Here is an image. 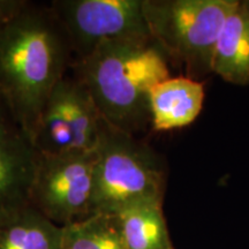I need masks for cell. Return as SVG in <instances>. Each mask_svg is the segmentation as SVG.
I'll list each match as a JSON object with an SVG mask.
<instances>
[{"instance_id":"8fae6325","label":"cell","mask_w":249,"mask_h":249,"mask_svg":"<svg viewBox=\"0 0 249 249\" xmlns=\"http://www.w3.org/2000/svg\"><path fill=\"white\" fill-rule=\"evenodd\" d=\"M127 249H172L163 203L130 205L114 213Z\"/></svg>"},{"instance_id":"8992f818","label":"cell","mask_w":249,"mask_h":249,"mask_svg":"<svg viewBox=\"0 0 249 249\" xmlns=\"http://www.w3.org/2000/svg\"><path fill=\"white\" fill-rule=\"evenodd\" d=\"M50 6L68 37L74 62L104 43L151 39L143 0H54Z\"/></svg>"},{"instance_id":"5b68a950","label":"cell","mask_w":249,"mask_h":249,"mask_svg":"<svg viewBox=\"0 0 249 249\" xmlns=\"http://www.w3.org/2000/svg\"><path fill=\"white\" fill-rule=\"evenodd\" d=\"M96 150L40 154L30 203L59 226L91 214Z\"/></svg>"},{"instance_id":"7c38bea8","label":"cell","mask_w":249,"mask_h":249,"mask_svg":"<svg viewBox=\"0 0 249 249\" xmlns=\"http://www.w3.org/2000/svg\"><path fill=\"white\" fill-rule=\"evenodd\" d=\"M62 226L33 205L0 224V249H64Z\"/></svg>"},{"instance_id":"277c9868","label":"cell","mask_w":249,"mask_h":249,"mask_svg":"<svg viewBox=\"0 0 249 249\" xmlns=\"http://www.w3.org/2000/svg\"><path fill=\"white\" fill-rule=\"evenodd\" d=\"M238 0H143L151 39L185 76L198 80L211 71L224 21Z\"/></svg>"},{"instance_id":"2e32d148","label":"cell","mask_w":249,"mask_h":249,"mask_svg":"<svg viewBox=\"0 0 249 249\" xmlns=\"http://www.w3.org/2000/svg\"><path fill=\"white\" fill-rule=\"evenodd\" d=\"M172 249H174V248H172Z\"/></svg>"},{"instance_id":"4fadbf2b","label":"cell","mask_w":249,"mask_h":249,"mask_svg":"<svg viewBox=\"0 0 249 249\" xmlns=\"http://www.w3.org/2000/svg\"><path fill=\"white\" fill-rule=\"evenodd\" d=\"M62 231L64 249H127L114 214L92 213Z\"/></svg>"},{"instance_id":"7a4b0ae2","label":"cell","mask_w":249,"mask_h":249,"mask_svg":"<svg viewBox=\"0 0 249 249\" xmlns=\"http://www.w3.org/2000/svg\"><path fill=\"white\" fill-rule=\"evenodd\" d=\"M71 70L89 91L103 119L135 138L151 126V89L171 76L169 60L152 39L104 43Z\"/></svg>"},{"instance_id":"6da1fadb","label":"cell","mask_w":249,"mask_h":249,"mask_svg":"<svg viewBox=\"0 0 249 249\" xmlns=\"http://www.w3.org/2000/svg\"><path fill=\"white\" fill-rule=\"evenodd\" d=\"M73 64L70 40L50 5L21 0L0 22V93L31 138Z\"/></svg>"},{"instance_id":"3957f363","label":"cell","mask_w":249,"mask_h":249,"mask_svg":"<svg viewBox=\"0 0 249 249\" xmlns=\"http://www.w3.org/2000/svg\"><path fill=\"white\" fill-rule=\"evenodd\" d=\"M166 172L147 143L103 119L96 149L92 213L114 214L130 205L163 203Z\"/></svg>"},{"instance_id":"5bb4252c","label":"cell","mask_w":249,"mask_h":249,"mask_svg":"<svg viewBox=\"0 0 249 249\" xmlns=\"http://www.w3.org/2000/svg\"><path fill=\"white\" fill-rule=\"evenodd\" d=\"M33 140L42 155H59L75 149L73 130L54 90L40 114Z\"/></svg>"},{"instance_id":"30bf717a","label":"cell","mask_w":249,"mask_h":249,"mask_svg":"<svg viewBox=\"0 0 249 249\" xmlns=\"http://www.w3.org/2000/svg\"><path fill=\"white\" fill-rule=\"evenodd\" d=\"M74 134L75 149L93 151L98 147L103 118L83 83L66 75L54 88Z\"/></svg>"},{"instance_id":"9c48e42d","label":"cell","mask_w":249,"mask_h":249,"mask_svg":"<svg viewBox=\"0 0 249 249\" xmlns=\"http://www.w3.org/2000/svg\"><path fill=\"white\" fill-rule=\"evenodd\" d=\"M211 71L232 85H249V0H238L224 21Z\"/></svg>"},{"instance_id":"9a60e30c","label":"cell","mask_w":249,"mask_h":249,"mask_svg":"<svg viewBox=\"0 0 249 249\" xmlns=\"http://www.w3.org/2000/svg\"><path fill=\"white\" fill-rule=\"evenodd\" d=\"M21 4V0H0V22L9 17Z\"/></svg>"},{"instance_id":"52a82bcc","label":"cell","mask_w":249,"mask_h":249,"mask_svg":"<svg viewBox=\"0 0 249 249\" xmlns=\"http://www.w3.org/2000/svg\"><path fill=\"white\" fill-rule=\"evenodd\" d=\"M40 152L0 93V224L31 205Z\"/></svg>"},{"instance_id":"ba28073f","label":"cell","mask_w":249,"mask_h":249,"mask_svg":"<svg viewBox=\"0 0 249 249\" xmlns=\"http://www.w3.org/2000/svg\"><path fill=\"white\" fill-rule=\"evenodd\" d=\"M204 102L201 81L185 75L161 81L149 95L151 128L166 132L183 128L200 116Z\"/></svg>"}]
</instances>
